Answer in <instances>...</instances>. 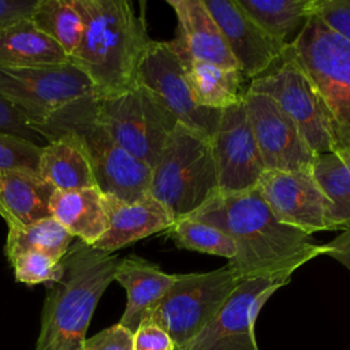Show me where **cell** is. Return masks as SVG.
<instances>
[{
    "label": "cell",
    "mask_w": 350,
    "mask_h": 350,
    "mask_svg": "<svg viewBox=\"0 0 350 350\" xmlns=\"http://www.w3.org/2000/svg\"><path fill=\"white\" fill-rule=\"evenodd\" d=\"M190 217L217 227L232 239L237 252L228 265L238 280L293 273L323 254V245L275 216L258 186L217 193Z\"/></svg>",
    "instance_id": "1"
},
{
    "label": "cell",
    "mask_w": 350,
    "mask_h": 350,
    "mask_svg": "<svg viewBox=\"0 0 350 350\" xmlns=\"http://www.w3.org/2000/svg\"><path fill=\"white\" fill-rule=\"evenodd\" d=\"M83 33L70 63L93 83L97 97L137 85L139 64L152 44L144 18L126 0H74Z\"/></svg>",
    "instance_id": "2"
},
{
    "label": "cell",
    "mask_w": 350,
    "mask_h": 350,
    "mask_svg": "<svg viewBox=\"0 0 350 350\" xmlns=\"http://www.w3.org/2000/svg\"><path fill=\"white\" fill-rule=\"evenodd\" d=\"M62 262L63 276L48 286L34 350H82L94 309L115 280L119 257L78 241Z\"/></svg>",
    "instance_id": "3"
},
{
    "label": "cell",
    "mask_w": 350,
    "mask_h": 350,
    "mask_svg": "<svg viewBox=\"0 0 350 350\" xmlns=\"http://www.w3.org/2000/svg\"><path fill=\"white\" fill-rule=\"evenodd\" d=\"M46 141L57 133L77 135L103 194L134 202L149 196L152 168L123 149L96 116V94L78 98L33 127Z\"/></svg>",
    "instance_id": "4"
},
{
    "label": "cell",
    "mask_w": 350,
    "mask_h": 350,
    "mask_svg": "<svg viewBox=\"0 0 350 350\" xmlns=\"http://www.w3.org/2000/svg\"><path fill=\"white\" fill-rule=\"evenodd\" d=\"M286 55L305 72L329 118L335 152L350 148V42L310 15Z\"/></svg>",
    "instance_id": "5"
},
{
    "label": "cell",
    "mask_w": 350,
    "mask_h": 350,
    "mask_svg": "<svg viewBox=\"0 0 350 350\" xmlns=\"http://www.w3.org/2000/svg\"><path fill=\"white\" fill-rule=\"evenodd\" d=\"M217 193L211 142L178 123L152 168L150 197L178 220L194 213Z\"/></svg>",
    "instance_id": "6"
},
{
    "label": "cell",
    "mask_w": 350,
    "mask_h": 350,
    "mask_svg": "<svg viewBox=\"0 0 350 350\" xmlns=\"http://www.w3.org/2000/svg\"><path fill=\"white\" fill-rule=\"evenodd\" d=\"M96 116L123 149L150 168L178 124L163 100L139 83L115 96H96Z\"/></svg>",
    "instance_id": "7"
},
{
    "label": "cell",
    "mask_w": 350,
    "mask_h": 350,
    "mask_svg": "<svg viewBox=\"0 0 350 350\" xmlns=\"http://www.w3.org/2000/svg\"><path fill=\"white\" fill-rule=\"evenodd\" d=\"M238 283L230 265L176 275L175 282L144 321L163 328L183 350L215 317Z\"/></svg>",
    "instance_id": "8"
},
{
    "label": "cell",
    "mask_w": 350,
    "mask_h": 350,
    "mask_svg": "<svg viewBox=\"0 0 350 350\" xmlns=\"http://www.w3.org/2000/svg\"><path fill=\"white\" fill-rule=\"evenodd\" d=\"M92 94H96L93 83L72 63L31 68L0 66V97L12 104L31 127Z\"/></svg>",
    "instance_id": "9"
},
{
    "label": "cell",
    "mask_w": 350,
    "mask_h": 350,
    "mask_svg": "<svg viewBox=\"0 0 350 350\" xmlns=\"http://www.w3.org/2000/svg\"><path fill=\"white\" fill-rule=\"evenodd\" d=\"M247 90L269 96L297 124L317 156L335 152L325 107L305 72L286 55V51L268 71L252 79Z\"/></svg>",
    "instance_id": "10"
},
{
    "label": "cell",
    "mask_w": 350,
    "mask_h": 350,
    "mask_svg": "<svg viewBox=\"0 0 350 350\" xmlns=\"http://www.w3.org/2000/svg\"><path fill=\"white\" fill-rule=\"evenodd\" d=\"M291 273L254 276L238 280L215 317L183 350H260L254 325L257 316Z\"/></svg>",
    "instance_id": "11"
},
{
    "label": "cell",
    "mask_w": 350,
    "mask_h": 350,
    "mask_svg": "<svg viewBox=\"0 0 350 350\" xmlns=\"http://www.w3.org/2000/svg\"><path fill=\"white\" fill-rule=\"evenodd\" d=\"M137 83L154 92L179 124L211 142L221 111L196 104L183 67L168 42L152 41L139 64Z\"/></svg>",
    "instance_id": "12"
},
{
    "label": "cell",
    "mask_w": 350,
    "mask_h": 350,
    "mask_svg": "<svg viewBox=\"0 0 350 350\" xmlns=\"http://www.w3.org/2000/svg\"><path fill=\"white\" fill-rule=\"evenodd\" d=\"M243 101L265 171H312L317 154L291 118L269 96L246 89Z\"/></svg>",
    "instance_id": "13"
},
{
    "label": "cell",
    "mask_w": 350,
    "mask_h": 350,
    "mask_svg": "<svg viewBox=\"0 0 350 350\" xmlns=\"http://www.w3.org/2000/svg\"><path fill=\"white\" fill-rule=\"evenodd\" d=\"M219 193H237L258 185L265 167L256 144L243 98L221 109L217 130L211 139Z\"/></svg>",
    "instance_id": "14"
},
{
    "label": "cell",
    "mask_w": 350,
    "mask_h": 350,
    "mask_svg": "<svg viewBox=\"0 0 350 350\" xmlns=\"http://www.w3.org/2000/svg\"><path fill=\"white\" fill-rule=\"evenodd\" d=\"M257 186L282 223L308 235L335 231L329 221L331 202L312 171H265Z\"/></svg>",
    "instance_id": "15"
},
{
    "label": "cell",
    "mask_w": 350,
    "mask_h": 350,
    "mask_svg": "<svg viewBox=\"0 0 350 350\" xmlns=\"http://www.w3.org/2000/svg\"><path fill=\"white\" fill-rule=\"evenodd\" d=\"M246 78H257L280 60L288 44L265 33L235 0H204Z\"/></svg>",
    "instance_id": "16"
},
{
    "label": "cell",
    "mask_w": 350,
    "mask_h": 350,
    "mask_svg": "<svg viewBox=\"0 0 350 350\" xmlns=\"http://www.w3.org/2000/svg\"><path fill=\"white\" fill-rule=\"evenodd\" d=\"M108 230L92 246L112 253L152 234L165 231L175 221L168 211L150 194L134 202L122 201L113 196L103 194Z\"/></svg>",
    "instance_id": "17"
},
{
    "label": "cell",
    "mask_w": 350,
    "mask_h": 350,
    "mask_svg": "<svg viewBox=\"0 0 350 350\" xmlns=\"http://www.w3.org/2000/svg\"><path fill=\"white\" fill-rule=\"evenodd\" d=\"M113 279L127 294L126 308L119 324L134 334L172 286L176 275L164 272L157 264L137 254H130L119 260Z\"/></svg>",
    "instance_id": "18"
},
{
    "label": "cell",
    "mask_w": 350,
    "mask_h": 350,
    "mask_svg": "<svg viewBox=\"0 0 350 350\" xmlns=\"http://www.w3.org/2000/svg\"><path fill=\"white\" fill-rule=\"evenodd\" d=\"M167 3L174 8L178 19L175 40L190 57L239 70L204 0H168Z\"/></svg>",
    "instance_id": "19"
},
{
    "label": "cell",
    "mask_w": 350,
    "mask_h": 350,
    "mask_svg": "<svg viewBox=\"0 0 350 350\" xmlns=\"http://www.w3.org/2000/svg\"><path fill=\"white\" fill-rule=\"evenodd\" d=\"M168 44L178 55L197 105L221 111L243 98L246 90H243L242 85L246 77L241 70L193 59L175 38Z\"/></svg>",
    "instance_id": "20"
},
{
    "label": "cell",
    "mask_w": 350,
    "mask_h": 350,
    "mask_svg": "<svg viewBox=\"0 0 350 350\" xmlns=\"http://www.w3.org/2000/svg\"><path fill=\"white\" fill-rule=\"evenodd\" d=\"M37 172L55 190L97 187L86 150L71 133H57L46 139Z\"/></svg>",
    "instance_id": "21"
},
{
    "label": "cell",
    "mask_w": 350,
    "mask_h": 350,
    "mask_svg": "<svg viewBox=\"0 0 350 350\" xmlns=\"http://www.w3.org/2000/svg\"><path fill=\"white\" fill-rule=\"evenodd\" d=\"M49 211L57 223L88 246H93L108 230L107 211L98 187L55 190Z\"/></svg>",
    "instance_id": "22"
},
{
    "label": "cell",
    "mask_w": 350,
    "mask_h": 350,
    "mask_svg": "<svg viewBox=\"0 0 350 350\" xmlns=\"http://www.w3.org/2000/svg\"><path fill=\"white\" fill-rule=\"evenodd\" d=\"M70 63L64 49L30 18L18 19L0 29V66L31 68Z\"/></svg>",
    "instance_id": "23"
},
{
    "label": "cell",
    "mask_w": 350,
    "mask_h": 350,
    "mask_svg": "<svg viewBox=\"0 0 350 350\" xmlns=\"http://www.w3.org/2000/svg\"><path fill=\"white\" fill-rule=\"evenodd\" d=\"M55 189L37 172L0 170V205L14 226H30L52 217L49 201Z\"/></svg>",
    "instance_id": "24"
},
{
    "label": "cell",
    "mask_w": 350,
    "mask_h": 350,
    "mask_svg": "<svg viewBox=\"0 0 350 350\" xmlns=\"http://www.w3.org/2000/svg\"><path fill=\"white\" fill-rule=\"evenodd\" d=\"M312 172L331 202L334 230L350 228V148L317 156Z\"/></svg>",
    "instance_id": "25"
},
{
    "label": "cell",
    "mask_w": 350,
    "mask_h": 350,
    "mask_svg": "<svg viewBox=\"0 0 350 350\" xmlns=\"http://www.w3.org/2000/svg\"><path fill=\"white\" fill-rule=\"evenodd\" d=\"M238 5L272 38L286 42L310 16L312 0H235Z\"/></svg>",
    "instance_id": "26"
},
{
    "label": "cell",
    "mask_w": 350,
    "mask_h": 350,
    "mask_svg": "<svg viewBox=\"0 0 350 350\" xmlns=\"http://www.w3.org/2000/svg\"><path fill=\"white\" fill-rule=\"evenodd\" d=\"M74 237L53 217L42 219L30 226H11L5 242L8 261L25 252L45 253L56 260H62Z\"/></svg>",
    "instance_id": "27"
},
{
    "label": "cell",
    "mask_w": 350,
    "mask_h": 350,
    "mask_svg": "<svg viewBox=\"0 0 350 350\" xmlns=\"http://www.w3.org/2000/svg\"><path fill=\"white\" fill-rule=\"evenodd\" d=\"M30 19L42 33L55 40L68 57L77 51L83 22L74 0H37Z\"/></svg>",
    "instance_id": "28"
},
{
    "label": "cell",
    "mask_w": 350,
    "mask_h": 350,
    "mask_svg": "<svg viewBox=\"0 0 350 350\" xmlns=\"http://www.w3.org/2000/svg\"><path fill=\"white\" fill-rule=\"evenodd\" d=\"M165 234L179 249L196 250L200 253L221 256L230 260L235 256L232 239L217 227L190 216L175 220Z\"/></svg>",
    "instance_id": "29"
},
{
    "label": "cell",
    "mask_w": 350,
    "mask_h": 350,
    "mask_svg": "<svg viewBox=\"0 0 350 350\" xmlns=\"http://www.w3.org/2000/svg\"><path fill=\"white\" fill-rule=\"evenodd\" d=\"M15 280L29 286L55 283L63 276V262L45 253L25 252L11 261Z\"/></svg>",
    "instance_id": "30"
},
{
    "label": "cell",
    "mask_w": 350,
    "mask_h": 350,
    "mask_svg": "<svg viewBox=\"0 0 350 350\" xmlns=\"http://www.w3.org/2000/svg\"><path fill=\"white\" fill-rule=\"evenodd\" d=\"M41 150L42 146L31 141L0 131V170H26L37 172Z\"/></svg>",
    "instance_id": "31"
},
{
    "label": "cell",
    "mask_w": 350,
    "mask_h": 350,
    "mask_svg": "<svg viewBox=\"0 0 350 350\" xmlns=\"http://www.w3.org/2000/svg\"><path fill=\"white\" fill-rule=\"evenodd\" d=\"M310 15L350 42V0H312Z\"/></svg>",
    "instance_id": "32"
},
{
    "label": "cell",
    "mask_w": 350,
    "mask_h": 350,
    "mask_svg": "<svg viewBox=\"0 0 350 350\" xmlns=\"http://www.w3.org/2000/svg\"><path fill=\"white\" fill-rule=\"evenodd\" d=\"M0 131L14 134L23 139L31 141L40 146L41 142H46L29 123V120L8 101L0 97Z\"/></svg>",
    "instance_id": "33"
},
{
    "label": "cell",
    "mask_w": 350,
    "mask_h": 350,
    "mask_svg": "<svg viewBox=\"0 0 350 350\" xmlns=\"http://www.w3.org/2000/svg\"><path fill=\"white\" fill-rule=\"evenodd\" d=\"M82 350H133V334L119 323L85 339Z\"/></svg>",
    "instance_id": "34"
},
{
    "label": "cell",
    "mask_w": 350,
    "mask_h": 350,
    "mask_svg": "<svg viewBox=\"0 0 350 350\" xmlns=\"http://www.w3.org/2000/svg\"><path fill=\"white\" fill-rule=\"evenodd\" d=\"M133 350H176V346L163 328L142 321L133 334Z\"/></svg>",
    "instance_id": "35"
},
{
    "label": "cell",
    "mask_w": 350,
    "mask_h": 350,
    "mask_svg": "<svg viewBox=\"0 0 350 350\" xmlns=\"http://www.w3.org/2000/svg\"><path fill=\"white\" fill-rule=\"evenodd\" d=\"M37 0H0V29L22 18H30Z\"/></svg>",
    "instance_id": "36"
},
{
    "label": "cell",
    "mask_w": 350,
    "mask_h": 350,
    "mask_svg": "<svg viewBox=\"0 0 350 350\" xmlns=\"http://www.w3.org/2000/svg\"><path fill=\"white\" fill-rule=\"evenodd\" d=\"M323 254L339 261L350 271V228L343 230L332 241L323 245Z\"/></svg>",
    "instance_id": "37"
},
{
    "label": "cell",
    "mask_w": 350,
    "mask_h": 350,
    "mask_svg": "<svg viewBox=\"0 0 350 350\" xmlns=\"http://www.w3.org/2000/svg\"><path fill=\"white\" fill-rule=\"evenodd\" d=\"M0 216H1V217H3V219H4V220H5V223H7V224H8V227H11V226H14V223H12V220H11V217H10V216H8V213H7V212H5V211H4V209H3V206H1V205H0Z\"/></svg>",
    "instance_id": "38"
}]
</instances>
